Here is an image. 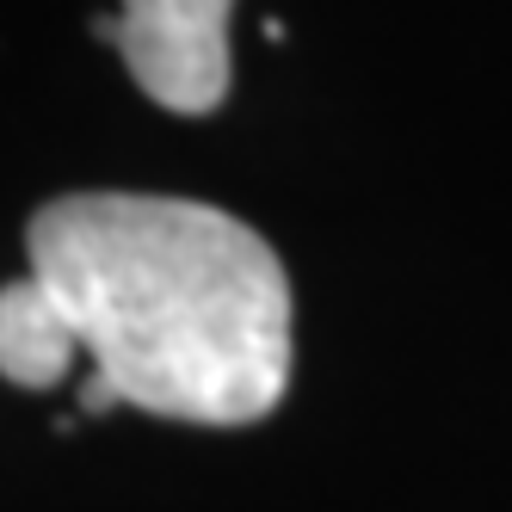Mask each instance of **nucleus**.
<instances>
[{
    "instance_id": "obj_2",
    "label": "nucleus",
    "mask_w": 512,
    "mask_h": 512,
    "mask_svg": "<svg viewBox=\"0 0 512 512\" xmlns=\"http://www.w3.org/2000/svg\"><path fill=\"white\" fill-rule=\"evenodd\" d=\"M229 19L235 0H118V13L93 19V31L155 105L204 118L229 93Z\"/></svg>"
},
{
    "instance_id": "obj_1",
    "label": "nucleus",
    "mask_w": 512,
    "mask_h": 512,
    "mask_svg": "<svg viewBox=\"0 0 512 512\" xmlns=\"http://www.w3.org/2000/svg\"><path fill=\"white\" fill-rule=\"evenodd\" d=\"M31 272L0 284V377L81 408L253 426L290 389V278L266 235L192 198L75 192L31 216Z\"/></svg>"
}]
</instances>
